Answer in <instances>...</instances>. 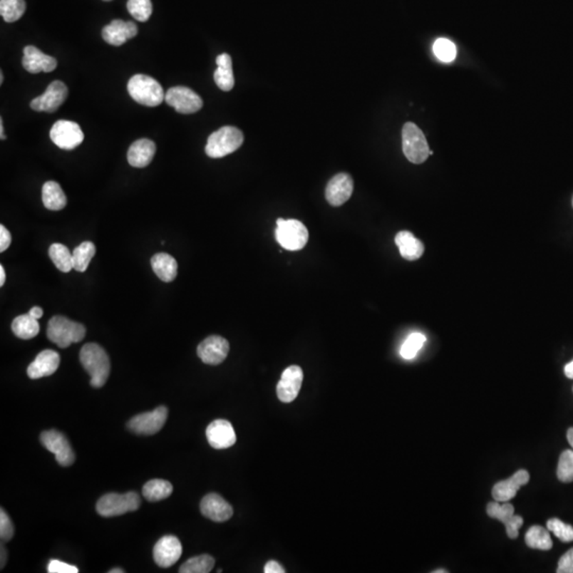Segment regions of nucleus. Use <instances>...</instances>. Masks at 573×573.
Masks as SVG:
<instances>
[{
	"label": "nucleus",
	"instance_id": "nucleus-1",
	"mask_svg": "<svg viewBox=\"0 0 573 573\" xmlns=\"http://www.w3.org/2000/svg\"><path fill=\"white\" fill-rule=\"evenodd\" d=\"M80 362L91 376V384L101 388L110 376V362L106 351L96 343H88L80 351Z\"/></svg>",
	"mask_w": 573,
	"mask_h": 573
},
{
	"label": "nucleus",
	"instance_id": "nucleus-2",
	"mask_svg": "<svg viewBox=\"0 0 573 573\" xmlns=\"http://www.w3.org/2000/svg\"><path fill=\"white\" fill-rule=\"evenodd\" d=\"M86 329L80 323L73 322L66 316H56L50 319L47 326V338L60 349H67L73 343L83 340Z\"/></svg>",
	"mask_w": 573,
	"mask_h": 573
},
{
	"label": "nucleus",
	"instance_id": "nucleus-3",
	"mask_svg": "<svg viewBox=\"0 0 573 573\" xmlns=\"http://www.w3.org/2000/svg\"><path fill=\"white\" fill-rule=\"evenodd\" d=\"M242 132L235 127H223L208 138L205 152L210 158H221L237 151L242 145Z\"/></svg>",
	"mask_w": 573,
	"mask_h": 573
},
{
	"label": "nucleus",
	"instance_id": "nucleus-4",
	"mask_svg": "<svg viewBox=\"0 0 573 573\" xmlns=\"http://www.w3.org/2000/svg\"><path fill=\"white\" fill-rule=\"evenodd\" d=\"M128 92L138 103L150 108L160 105L165 100L162 86L149 76H133L128 83Z\"/></svg>",
	"mask_w": 573,
	"mask_h": 573
},
{
	"label": "nucleus",
	"instance_id": "nucleus-5",
	"mask_svg": "<svg viewBox=\"0 0 573 573\" xmlns=\"http://www.w3.org/2000/svg\"><path fill=\"white\" fill-rule=\"evenodd\" d=\"M140 498L138 492H129L127 494H110L104 495L97 502V513L102 517H115V516L123 515L129 512H135L140 509Z\"/></svg>",
	"mask_w": 573,
	"mask_h": 573
},
{
	"label": "nucleus",
	"instance_id": "nucleus-6",
	"mask_svg": "<svg viewBox=\"0 0 573 573\" xmlns=\"http://www.w3.org/2000/svg\"><path fill=\"white\" fill-rule=\"evenodd\" d=\"M403 151L413 164H423L429 158V145L422 130L415 123H407L403 129Z\"/></svg>",
	"mask_w": 573,
	"mask_h": 573
},
{
	"label": "nucleus",
	"instance_id": "nucleus-7",
	"mask_svg": "<svg viewBox=\"0 0 573 573\" xmlns=\"http://www.w3.org/2000/svg\"><path fill=\"white\" fill-rule=\"evenodd\" d=\"M275 232L277 242L288 251H299L307 244L309 239L307 227L297 220H285L279 218L277 221Z\"/></svg>",
	"mask_w": 573,
	"mask_h": 573
},
{
	"label": "nucleus",
	"instance_id": "nucleus-8",
	"mask_svg": "<svg viewBox=\"0 0 573 573\" xmlns=\"http://www.w3.org/2000/svg\"><path fill=\"white\" fill-rule=\"evenodd\" d=\"M50 138L60 149L73 150L83 143L84 134L75 121L58 120L50 130Z\"/></svg>",
	"mask_w": 573,
	"mask_h": 573
},
{
	"label": "nucleus",
	"instance_id": "nucleus-9",
	"mask_svg": "<svg viewBox=\"0 0 573 573\" xmlns=\"http://www.w3.org/2000/svg\"><path fill=\"white\" fill-rule=\"evenodd\" d=\"M41 442L45 448L56 455V462L63 468H68L75 462V453L64 434L49 430L41 434Z\"/></svg>",
	"mask_w": 573,
	"mask_h": 573
},
{
	"label": "nucleus",
	"instance_id": "nucleus-10",
	"mask_svg": "<svg viewBox=\"0 0 573 573\" xmlns=\"http://www.w3.org/2000/svg\"><path fill=\"white\" fill-rule=\"evenodd\" d=\"M165 100L181 114H193L201 110L203 101L197 93L185 86L170 88L165 95Z\"/></svg>",
	"mask_w": 573,
	"mask_h": 573
},
{
	"label": "nucleus",
	"instance_id": "nucleus-11",
	"mask_svg": "<svg viewBox=\"0 0 573 573\" xmlns=\"http://www.w3.org/2000/svg\"><path fill=\"white\" fill-rule=\"evenodd\" d=\"M167 416H168V409L166 407H158L153 411L134 416L128 423V427L134 433L152 435V434L158 433L164 427Z\"/></svg>",
	"mask_w": 573,
	"mask_h": 573
},
{
	"label": "nucleus",
	"instance_id": "nucleus-12",
	"mask_svg": "<svg viewBox=\"0 0 573 573\" xmlns=\"http://www.w3.org/2000/svg\"><path fill=\"white\" fill-rule=\"evenodd\" d=\"M67 96H68L67 86L62 81L56 80L48 86L44 94L32 100L30 106L36 112L53 113L66 101Z\"/></svg>",
	"mask_w": 573,
	"mask_h": 573
},
{
	"label": "nucleus",
	"instance_id": "nucleus-13",
	"mask_svg": "<svg viewBox=\"0 0 573 573\" xmlns=\"http://www.w3.org/2000/svg\"><path fill=\"white\" fill-rule=\"evenodd\" d=\"M229 343L220 336H210L197 346V356L205 364L218 366L227 359Z\"/></svg>",
	"mask_w": 573,
	"mask_h": 573
},
{
	"label": "nucleus",
	"instance_id": "nucleus-14",
	"mask_svg": "<svg viewBox=\"0 0 573 573\" xmlns=\"http://www.w3.org/2000/svg\"><path fill=\"white\" fill-rule=\"evenodd\" d=\"M183 553L181 542L173 535L160 538L153 549L154 561L160 567L169 568L175 565Z\"/></svg>",
	"mask_w": 573,
	"mask_h": 573
},
{
	"label": "nucleus",
	"instance_id": "nucleus-15",
	"mask_svg": "<svg viewBox=\"0 0 573 573\" xmlns=\"http://www.w3.org/2000/svg\"><path fill=\"white\" fill-rule=\"evenodd\" d=\"M487 515L490 518L499 520L505 525L507 536L512 540L518 537L520 529L524 525V520L520 516L514 515V507L511 503H503L496 501V502L488 503L486 507Z\"/></svg>",
	"mask_w": 573,
	"mask_h": 573
},
{
	"label": "nucleus",
	"instance_id": "nucleus-16",
	"mask_svg": "<svg viewBox=\"0 0 573 573\" xmlns=\"http://www.w3.org/2000/svg\"><path fill=\"white\" fill-rule=\"evenodd\" d=\"M303 381V370L299 366H291L286 368L277 386V397L279 401L289 403L296 399Z\"/></svg>",
	"mask_w": 573,
	"mask_h": 573
},
{
	"label": "nucleus",
	"instance_id": "nucleus-17",
	"mask_svg": "<svg viewBox=\"0 0 573 573\" xmlns=\"http://www.w3.org/2000/svg\"><path fill=\"white\" fill-rule=\"evenodd\" d=\"M206 438L215 449H227L235 445L237 440L233 425L225 420H217L208 425Z\"/></svg>",
	"mask_w": 573,
	"mask_h": 573
},
{
	"label": "nucleus",
	"instance_id": "nucleus-18",
	"mask_svg": "<svg viewBox=\"0 0 573 573\" xmlns=\"http://www.w3.org/2000/svg\"><path fill=\"white\" fill-rule=\"evenodd\" d=\"M353 191V181L347 173H339L329 182L325 197L331 206L343 205L351 199Z\"/></svg>",
	"mask_w": 573,
	"mask_h": 573
},
{
	"label": "nucleus",
	"instance_id": "nucleus-19",
	"mask_svg": "<svg viewBox=\"0 0 573 573\" xmlns=\"http://www.w3.org/2000/svg\"><path fill=\"white\" fill-rule=\"evenodd\" d=\"M138 33V28L133 21H123L114 19L110 25L102 30V38L108 44L119 47L131 38H135Z\"/></svg>",
	"mask_w": 573,
	"mask_h": 573
},
{
	"label": "nucleus",
	"instance_id": "nucleus-20",
	"mask_svg": "<svg viewBox=\"0 0 573 573\" xmlns=\"http://www.w3.org/2000/svg\"><path fill=\"white\" fill-rule=\"evenodd\" d=\"M200 509H201V513L206 518L216 522H227L234 514L232 505L220 495L215 494V492L206 495L202 499Z\"/></svg>",
	"mask_w": 573,
	"mask_h": 573
},
{
	"label": "nucleus",
	"instance_id": "nucleus-21",
	"mask_svg": "<svg viewBox=\"0 0 573 573\" xmlns=\"http://www.w3.org/2000/svg\"><path fill=\"white\" fill-rule=\"evenodd\" d=\"M60 355L51 349L41 351L30 366H28L27 374L30 379H40L43 377L51 376L56 372L60 366Z\"/></svg>",
	"mask_w": 573,
	"mask_h": 573
},
{
	"label": "nucleus",
	"instance_id": "nucleus-22",
	"mask_svg": "<svg viewBox=\"0 0 573 573\" xmlns=\"http://www.w3.org/2000/svg\"><path fill=\"white\" fill-rule=\"evenodd\" d=\"M23 66L30 73H51L58 66V61L36 47L27 46L24 49Z\"/></svg>",
	"mask_w": 573,
	"mask_h": 573
},
{
	"label": "nucleus",
	"instance_id": "nucleus-23",
	"mask_svg": "<svg viewBox=\"0 0 573 573\" xmlns=\"http://www.w3.org/2000/svg\"><path fill=\"white\" fill-rule=\"evenodd\" d=\"M530 480V475L527 470H518L510 479L505 481L498 482L492 487V497L498 502H507L511 500L517 494L518 490L522 486L527 484Z\"/></svg>",
	"mask_w": 573,
	"mask_h": 573
},
{
	"label": "nucleus",
	"instance_id": "nucleus-24",
	"mask_svg": "<svg viewBox=\"0 0 573 573\" xmlns=\"http://www.w3.org/2000/svg\"><path fill=\"white\" fill-rule=\"evenodd\" d=\"M155 152V143L147 138H142L132 143L128 151V162L135 168H145L153 160Z\"/></svg>",
	"mask_w": 573,
	"mask_h": 573
},
{
	"label": "nucleus",
	"instance_id": "nucleus-25",
	"mask_svg": "<svg viewBox=\"0 0 573 573\" xmlns=\"http://www.w3.org/2000/svg\"><path fill=\"white\" fill-rule=\"evenodd\" d=\"M395 243L398 247L401 257L414 262L420 259L424 254L425 247L413 234L408 231L399 232L395 237Z\"/></svg>",
	"mask_w": 573,
	"mask_h": 573
},
{
	"label": "nucleus",
	"instance_id": "nucleus-26",
	"mask_svg": "<svg viewBox=\"0 0 573 573\" xmlns=\"http://www.w3.org/2000/svg\"><path fill=\"white\" fill-rule=\"evenodd\" d=\"M217 71H215V82L223 92H229L235 86L233 73V62L229 54L222 53L216 58Z\"/></svg>",
	"mask_w": 573,
	"mask_h": 573
},
{
	"label": "nucleus",
	"instance_id": "nucleus-27",
	"mask_svg": "<svg viewBox=\"0 0 573 573\" xmlns=\"http://www.w3.org/2000/svg\"><path fill=\"white\" fill-rule=\"evenodd\" d=\"M151 267L160 281L171 283L177 275V262L167 253H158L151 258Z\"/></svg>",
	"mask_w": 573,
	"mask_h": 573
},
{
	"label": "nucleus",
	"instance_id": "nucleus-28",
	"mask_svg": "<svg viewBox=\"0 0 573 573\" xmlns=\"http://www.w3.org/2000/svg\"><path fill=\"white\" fill-rule=\"evenodd\" d=\"M42 199L45 207L49 210H62L66 206L67 197L60 184L56 182H46L43 186Z\"/></svg>",
	"mask_w": 573,
	"mask_h": 573
},
{
	"label": "nucleus",
	"instance_id": "nucleus-29",
	"mask_svg": "<svg viewBox=\"0 0 573 573\" xmlns=\"http://www.w3.org/2000/svg\"><path fill=\"white\" fill-rule=\"evenodd\" d=\"M12 331L17 338L30 340L36 338L40 333V324L38 321L29 314H21L13 320Z\"/></svg>",
	"mask_w": 573,
	"mask_h": 573
},
{
	"label": "nucleus",
	"instance_id": "nucleus-30",
	"mask_svg": "<svg viewBox=\"0 0 573 573\" xmlns=\"http://www.w3.org/2000/svg\"><path fill=\"white\" fill-rule=\"evenodd\" d=\"M173 487L166 480L154 479L147 482L143 487V495L148 501L156 502L164 500L172 494Z\"/></svg>",
	"mask_w": 573,
	"mask_h": 573
},
{
	"label": "nucleus",
	"instance_id": "nucleus-31",
	"mask_svg": "<svg viewBox=\"0 0 573 573\" xmlns=\"http://www.w3.org/2000/svg\"><path fill=\"white\" fill-rule=\"evenodd\" d=\"M525 544L532 549L548 551L553 547L552 540L548 530L540 525H533L525 534Z\"/></svg>",
	"mask_w": 573,
	"mask_h": 573
},
{
	"label": "nucleus",
	"instance_id": "nucleus-32",
	"mask_svg": "<svg viewBox=\"0 0 573 573\" xmlns=\"http://www.w3.org/2000/svg\"><path fill=\"white\" fill-rule=\"evenodd\" d=\"M49 257L61 272L68 273L73 270V253L62 243L50 245Z\"/></svg>",
	"mask_w": 573,
	"mask_h": 573
},
{
	"label": "nucleus",
	"instance_id": "nucleus-33",
	"mask_svg": "<svg viewBox=\"0 0 573 573\" xmlns=\"http://www.w3.org/2000/svg\"><path fill=\"white\" fill-rule=\"evenodd\" d=\"M96 254V247L91 241L78 245L73 252V270L86 272Z\"/></svg>",
	"mask_w": 573,
	"mask_h": 573
},
{
	"label": "nucleus",
	"instance_id": "nucleus-34",
	"mask_svg": "<svg viewBox=\"0 0 573 573\" xmlns=\"http://www.w3.org/2000/svg\"><path fill=\"white\" fill-rule=\"evenodd\" d=\"M25 11V0H0V14L6 23L19 21Z\"/></svg>",
	"mask_w": 573,
	"mask_h": 573
},
{
	"label": "nucleus",
	"instance_id": "nucleus-35",
	"mask_svg": "<svg viewBox=\"0 0 573 573\" xmlns=\"http://www.w3.org/2000/svg\"><path fill=\"white\" fill-rule=\"evenodd\" d=\"M215 566V559L210 555L203 554L186 561L180 568V573H208Z\"/></svg>",
	"mask_w": 573,
	"mask_h": 573
},
{
	"label": "nucleus",
	"instance_id": "nucleus-36",
	"mask_svg": "<svg viewBox=\"0 0 573 573\" xmlns=\"http://www.w3.org/2000/svg\"><path fill=\"white\" fill-rule=\"evenodd\" d=\"M127 9L136 21L142 23L151 17L153 11L151 0H128Z\"/></svg>",
	"mask_w": 573,
	"mask_h": 573
},
{
	"label": "nucleus",
	"instance_id": "nucleus-37",
	"mask_svg": "<svg viewBox=\"0 0 573 573\" xmlns=\"http://www.w3.org/2000/svg\"><path fill=\"white\" fill-rule=\"evenodd\" d=\"M433 52L438 60L444 63H450L457 56V47L448 38H440L434 42Z\"/></svg>",
	"mask_w": 573,
	"mask_h": 573
},
{
	"label": "nucleus",
	"instance_id": "nucleus-38",
	"mask_svg": "<svg viewBox=\"0 0 573 573\" xmlns=\"http://www.w3.org/2000/svg\"><path fill=\"white\" fill-rule=\"evenodd\" d=\"M426 342V336L420 333L412 334L403 343L401 349V357L405 359H413L418 355V351L422 349Z\"/></svg>",
	"mask_w": 573,
	"mask_h": 573
},
{
	"label": "nucleus",
	"instance_id": "nucleus-39",
	"mask_svg": "<svg viewBox=\"0 0 573 573\" xmlns=\"http://www.w3.org/2000/svg\"><path fill=\"white\" fill-rule=\"evenodd\" d=\"M557 478L564 483L573 481V451L565 450L559 457Z\"/></svg>",
	"mask_w": 573,
	"mask_h": 573
},
{
	"label": "nucleus",
	"instance_id": "nucleus-40",
	"mask_svg": "<svg viewBox=\"0 0 573 573\" xmlns=\"http://www.w3.org/2000/svg\"><path fill=\"white\" fill-rule=\"evenodd\" d=\"M547 527L549 531L552 532L561 542H573V527L570 525L565 524L562 520L557 518H552L547 522Z\"/></svg>",
	"mask_w": 573,
	"mask_h": 573
},
{
	"label": "nucleus",
	"instance_id": "nucleus-41",
	"mask_svg": "<svg viewBox=\"0 0 573 573\" xmlns=\"http://www.w3.org/2000/svg\"><path fill=\"white\" fill-rule=\"evenodd\" d=\"M14 535V527L8 514L4 509L0 511V538L2 542H9Z\"/></svg>",
	"mask_w": 573,
	"mask_h": 573
},
{
	"label": "nucleus",
	"instance_id": "nucleus-42",
	"mask_svg": "<svg viewBox=\"0 0 573 573\" xmlns=\"http://www.w3.org/2000/svg\"><path fill=\"white\" fill-rule=\"evenodd\" d=\"M47 572L49 573H78L79 569L75 566L69 565L58 559H51L48 564Z\"/></svg>",
	"mask_w": 573,
	"mask_h": 573
},
{
	"label": "nucleus",
	"instance_id": "nucleus-43",
	"mask_svg": "<svg viewBox=\"0 0 573 573\" xmlns=\"http://www.w3.org/2000/svg\"><path fill=\"white\" fill-rule=\"evenodd\" d=\"M557 573H573V548L559 559Z\"/></svg>",
	"mask_w": 573,
	"mask_h": 573
},
{
	"label": "nucleus",
	"instance_id": "nucleus-44",
	"mask_svg": "<svg viewBox=\"0 0 573 573\" xmlns=\"http://www.w3.org/2000/svg\"><path fill=\"white\" fill-rule=\"evenodd\" d=\"M11 241H12V236H11L10 232L4 225H0V252L1 253H4L10 247Z\"/></svg>",
	"mask_w": 573,
	"mask_h": 573
},
{
	"label": "nucleus",
	"instance_id": "nucleus-45",
	"mask_svg": "<svg viewBox=\"0 0 573 573\" xmlns=\"http://www.w3.org/2000/svg\"><path fill=\"white\" fill-rule=\"evenodd\" d=\"M264 573H285L286 570L277 561H269L264 566Z\"/></svg>",
	"mask_w": 573,
	"mask_h": 573
},
{
	"label": "nucleus",
	"instance_id": "nucleus-46",
	"mask_svg": "<svg viewBox=\"0 0 573 573\" xmlns=\"http://www.w3.org/2000/svg\"><path fill=\"white\" fill-rule=\"evenodd\" d=\"M29 314L30 316H33L34 319H36V320H40V319L42 318L43 314H44V311H43L42 308L36 306V307H33L30 309Z\"/></svg>",
	"mask_w": 573,
	"mask_h": 573
},
{
	"label": "nucleus",
	"instance_id": "nucleus-47",
	"mask_svg": "<svg viewBox=\"0 0 573 573\" xmlns=\"http://www.w3.org/2000/svg\"><path fill=\"white\" fill-rule=\"evenodd\" d=\"M565 375L569 379H573V360L570 363L566 364Z\"/></svg>",
	"mask_w": 573,
	"mask_h": 573
},
{
	"label": "nucleus",
	"instance_id": "nucleus-48",
	"mask_svg": "<svg viewBox=\"0 0 573 573\" xmlns=\"http://www.w3.org/2000/svg\"><path fill=\"white\" fill-rule=\"evenodd\" d=\"M6 562V550L4 544H1V568L4 567Z\"/></svg>",
	"mask_w": 573,
	"mask_h": 573
},
{
	"label": "nucleus",
	"instance_id": "nucleus-49",
	"mask_svg": "<svg viewBox=\"0 0 573 573\" xmlns=\"http://www.w3.org/2000/svg\"><path fill=\"white\" fill-rule=\"evenodd\" d=\"M4 282H6V272L4 266H0V286H4Z\"/></svg>",
	"mask_w": 573,
	"mask_h": 573
},
{
	"label": "nucleus",
	"instance_id": "nucleus-50",
	"mask_svg": "<svg viewBox=\"0 0 573 573\" xmlns=\"http://www.w3.org/2000/svg\"><path fill=\"white\" fill-rule=\"evenodd\" d=\"M567 438L568 442H569V444L572 445V447L573 448V428H570L569 430H568Z\"/></svg>",
	"mask_w": 573,
	"mask_h": 573
},
{
	"label": "nucleus",
	"instance_id": "nucleus-51",
	"mask_svg": "<svg viewBox=\"0 0 573 573\" xmlns=\"http://www.w3.org/2000/svg\"><path fill=\"white\" fill-rule=\"evenodd\" d=\"M0 138H1V140H6V135H4V121H2V118L0 119Z\"/></svg>",
	"mask_w": 573,
	"mask_h": 573
},
{
	"label": "nucleus",
	"instance_id": "nucleus-52",
	"mask_svg": "<svg viewBox=\"0 0 573 573\" xmlns=\"http://www.w3.org/2000/svg\"><path fill=\"white\" fill-rule=\"evenodd\" d=\"M110 573H125V570L120 569V568H115V569L110 570L108 572Z\"/></svg>",
	"mask_w": 573,
	"mask_h": 573
},
{
	"label": "nucleus",
	"instance_id": "nucleus-53",
	"mask_svg": "<svg viewBox=\"0 0 573 573\" xmlns=\"http://www.w3.org/2000/svg\"><path fill=\"white\" fill-rule=\"evenodd\" d=\"M2 82H4V73H2L1 71V73H0V84H2Z\"/></svg>",
	"mask_w": 573,
	"mask_h": 573
},
{
	"label": "nucleus",
	"instance_id": "nucleus-54",
	"mask_svg": "<svg viewBox=\"0 0 573 573\" xmlns=\"http://www.w3.org/2000/svg\"><path fill=\"white\" fill-rule=\"evenodd\" d=\"M433 573H447L446 570H435Z\"/></svg>",
	"mask_w": 573,
	"mask_h": 573
},
{
	"label": "nucleus",
	"instance_id": "nucleus-55",
	"mask_svg": "<svg viewBox=\"0 0 573 573\" xmlns=\"http://www.w3.org/2000/svg\"><path fill=\"white\" fill-rule=\"evenodd\" d=\"M104 1H112V0H104Z\"/></svg>",
	"mask_w": 573,
	"mask_h": 573
},
{
	"label": "nucleus",
	"instance_id": "nucleus-56",
	"mask_svg": "<svg viewBox=\"0 0 573 573\" xmlns=\"http://www.w3.org/2000/svg\"><path fill=\"white\" fill-rule=\"evenodd\" d=\"M572 206H573V199H572Z\"/></svg>",
	"mask_w": 573,
	"mask_h": 573
}]
</instances>
